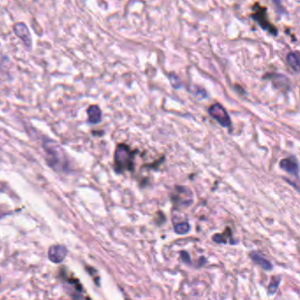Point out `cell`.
Here are the masks:
<instances>
[{"instance_id": "cell-6", "label": "cell", "mask_w": 300, "mask_h": 300, "mask_svg": "<svg viewBox=\"0 0 300 300\" xmlns=\"http://www.w3.org/2000/svg\"><path fill=\"white\" fill-rule=\"evenodd\" d=\"M14 33L16 35L21 39L24 43L25 46L28 49H30L32 47V37H31L30 32L28 27L24 23L18 22L14 25Z\"/></svg>"}, {"instance_id": "cell-4", "label": "cell", "mask_w": 300, "mask_h": 300, "mask_svg": "<svg viewBox=\"0 0 300 300\" xmlns=\"http://www.w3.org/2000/svg\"><path fill=\"white\" fill-rule=\"evenodd\" d=\"M173 202L181 206H190L193 203V194L187 187L176 186L175 194L172 196Z\"/></svg>"}, {"instance_id": "cell-10", "label": "cell", "mask_w": 300, "mask_h": 300, "mask_svg": "<svg viewBox=\"0 0 300 300\" xmlns=\"http://www.w3.org/2000/svg\"><path fill=\"white\" fill-rule=\"evenodd\" d=\"M250 257H251L252 260L254 261V264H257L258 266H260L264 270H266V271L272 270V264L270 262V260H267L266 258H264L262 255H260L258 252H251Z\"/></svg>"}, {"instance_id": "cell-16", "label": "cell", "mask_w": 300, "mask_h": 300, "mask_svg": "<svg viewBox=\"0 0 300 300\" xmlns=\"http://www.w3.org/2000/svg\"><path fill=\"white\" fill-rule=\"evenodd\" d=\"M181 260L185 264H191V259H190V254L186 251H182L181 253Z\"/></svg>"}, {"instance_id": "cell-13", "label": "cell", "mask_w": 300, "mask_h": 300, "mask_svg": "<svg viewBox=\"0 0 300 300\" xmlns=\"http://www.w3.org/2000/svg\"><path fill=\"white\" fill-rule=\"evenodd\" d=\"M280 283H281V276H273L271 281H270V285H269V288H268L269 294L273 295L276 293V291L278 290Z\"/></svg>"}, {"instance_id": "cell-5", "label": "cell", "mask_w": 300, "mask_h": 300, "mask_svg": "<svg viewBox=\"0 0 300 300\" xmlns=\"http://www.w3.org/2000/svg\"><path fill=\"white\" fill-rule=\"evenodd\" d=\"M279 166L282 170L288 173L289 175H294L298 179L299 166H298V161L296 157L290 156L283 159L279 163Z\"/></svg>"}, {"instance_id": "cell-7", "label": "cell", "mask_w": 300, "mask_h": 300, "mask_svg": "<svg viewBox=\"0 0 300 300\" xmlns=\"http://www.w3.org/2000/svg\"><path fill=\"white\" fill-rule=\"evenodd\" d=\"M68 250L65 246L54 245L49 249V259L54 264H61L67 256Z\"/></svg>"}, {"instance_id": "cell-14", "label": "cell", "mask_w": 300, "mask_h": 300, "mask_svg": "<svg viewBox=\"0 0 300 300\" xmlns=\"http://www.w3.org/2000/svg\"><path fill=\"white\" fill-rule=\"evenodd\" d=\"M287 62H288L289 65H291L293 70L298 71V70H299V61H298V58H297L296 53H289L288 55H287Z\"/></svg>"}, {"instance_id": "cell-12", "label": "cell", "mask_w": 300, "mask_h": 300, "mask_svg": "<svg viewBox=\"0 0 300 300\" xmlns=\"http://www.w3.org/2000/svg\"><path fill=\"white\" fill-rule=\"evenodd\" d=\"M174 229H175V233H177L179 235H184L190 232V224L189 222H182V223L175 224Z\"/></svg>"}, {"instance_id": "cell-17", "label": "cell", "mask_w": 300, "mask_h": 300, "mask_svg": "<svg viewBox=\"0 0 300 300\" xmlns=\"http://www.w3.org/2000/svg\"><path fill=\"white\" fill-rule=\"evenodd\" d=\"M0 217H1V214H0Z\"/></svg>"}, {"instance_id": "cell-11", "label": "cell", "mask_w": 300, "mask_h": 300, "mask_svg": "<svg viewBox=\"0 0 300 300\" xmlns=\"http://www.w3.org/2000/svg\"><path fill=\"white\" fill-rule=\"evenodd\" d=\"M89 123L97 124L101 121V108L97 105H92L87 109Z\"/></svg>"}, {"instance_id": "cell-9", "label": "cell", "mask_w": 300, "mask_h": 300, "mask_svg": "<svg viewBox=\"0 0 300 300\" xmlns=\"http://www.w3.org/2000/svg\"><path fill=\"white\" fill-rule=\"evenodd\" d=\"M212 240L218 243V244H227L230 242V244L232 245H235L237 241L233 239V233L232 230L227 227L226 231L223 233H218V234H214L212 236Z\"/></svg>"}, {"instance_id": "cell-3", "label": "cell", "mask_w": 300, "mask_h": 300, "mask_svg": "<svg viewBox=\"0 0 300 300\" xmlns=\"http://www.w3.org/2000/svg\"><path fill=\"white\" fill-rule=\"evenodd\" d=\"M209 114L210 116L216 120L222 127L224 128H228L232 124L231 122V118H230L229 115L227 113L222 105L219 103H215L212 105V107L209 108Z\"/></svg>"}, {"instance_id": "cell-15", "label": "cell", "mask_w": 300, "mask_h": 300, "mask_svg": "<svg viewBox=\"0 0 300 300\" xmlns=\"http://www.w3.org/2000/svg\"><path fill=\"white\" fill-rule=\"evenodd\" d=\"M170 82L172 83V85L175 88H179L181 86V82H180V80H179L177 77L175 76V74H172L171 76H170Z\"/></svg>"}, {"instance_id": "cell-1", "label": "cell", "mask_w": 300, "mask_h": 300, "mask_svg": "<svg viewBox=\"0 0 300 300\" xmlns=\"http://www.w3.org/2000/svg\"><path fill=\"white\" fill-rule=\"evenodd\" d=\"M135 155V152H133L129 145L118 144L114 155L115 171L117 174H123L126 171H134Z\"/></svg>"}, {"instance_id": "cell-2", "label": "cell", "mask_w": 300, "mask_h": 300, "mask_svg": "<svg viewBox=\"0 0 300 300\" xmlns=\"http://www.w3.org/2000/svg\"><path fill=\"white\" fill-rule=\"evenodd\" d=\"M44 149L49 165L55 170H65L66 167L65 154L59 144L53 141L47 142L44 144Z\"/></svg>"}, {"instance_id": "cell-8", "label": "cell", "mask_w": 300, "mask_h": 300, "mask_svg": "<svg viewBox=\"0 0 300 300\" xmlns=\"http://www.w3.org/2000/svg\"><path fill=\"white\" fill-rule=\"evenodd\" d=\"M265 12H266V9H264V7H260L259 9H256V12L253 15V18L256 22H258L261 28L266 29V30H270L271 34H276V28H274L272 25H270L267 21Z\"/></svg>"}]
</instances>
